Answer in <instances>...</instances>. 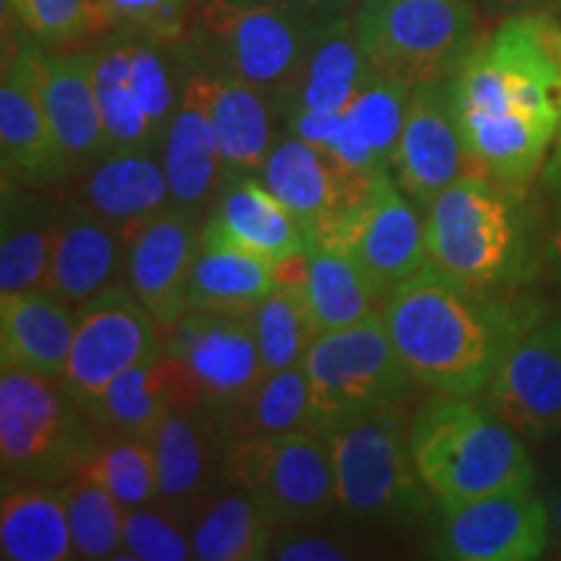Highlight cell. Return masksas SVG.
<instances>
[{
    "instance_id": "cell-32",
    "label": "cell",
    "mask_w": 561,
    "mask_h": 561,
    "mask_svg": "<svg viewBox=\"0 0 561 561\" xmlns=\"http://www.w3.org/2000/svg\"><path fill=\"white\" fill-rule=\"evenodd\" d=\"M367 73L369 62L356 37L354 16L339 19L318 39L289 96L278 104V112L280 115L291 110L318 112V115L346 112Z\"/></svg>"
},
{
    "instance_id": "cell-28",
    "label": "cell",
    "mask_w": 561,
    "mask_h": 561,
    "mask_svg": "<svg viewBox=\"0 0 561 561\" xmlns=\"http://www.w3.org/2000/svg\"><path fill=\"white\" fill-rule=\"evenodd\" d=\"M161 161L170 182L172 206L193 210L198 216L208 214L210 203L216 201L227 180V167L216 151L206 102L193 79V70L187 73L182 102L164 136Z\"/></svg>"
},
{
    "instance_id": "cell-29",
    "label": "cell",
    "mask_w": 561,
    "mask_h": 561,
    "mask_svg": "<svg viewBox=\"0 0 561 561\" xmlns=\"http://www.w3.org/2000/svg\"><path fill=\"white\" fill-rule=\"evenodd\" d=\"M39 187L3 178L0 294L45 289L58 206Z\"/></svg>"
},
{
    "instance_id": "cell-16",
    "label": "cell",
    "mask_w": 561,
    "mask_h": 561,
    "mask_svg": "<svg viewBox=\"0 0 561 561\" xmlns=\"http://www.w3.org/2000/svg\"><path fill=\"white\" fill-rule=\"evenodd\" d=\"M201 219L193 210L167 206L123 229L128 289L153 322L167 331L191 310V278L201 252Z\"/></svg>"
},
{
    "instance_id": "cell-1",
    "label": "cell",
    "mask_w": 561,
    "mask_h": 561,
    "mask_svg": "<svg viewBox=\"0 0 561 561\" xmlns=\"http://www.w3.org/2000/svg\"><path fill=\"white\" fill-rule=\"evenodd\" d=\"M466 149L481 174L523 187L561 133V24L546 11L507 16L453 76Z\"/></svg>"
},
{
    "instance_id": "cell-33",
    "label": "cell",
    "mask_w": 561,
    "mask_h": 561,
    "mask_svg": "<svg viewBox=\"0 0 561 561\" xmlns=\"http://www.w3.org/2000/svg\"><path fill=\"white\" fill-rule=\"evenodd\" d=\"M178 405V382L167 354L151 356L125 369L104 390L91 419L107 437L153 439L159 424Z\"/></svg>"
},
{
    "instance_id": "cell-13",
    "label": "cell",
    "mask_w": 561,
    "mask_h": 561,
    "mask_svg": "<svg viewBox=\"0 0 561 561\" xmlns=\"http://www.w3.org/2000/svg\"><path fill=\"white\" fill-rule=\"evenodd\" d=\"M164 354L174 369L178 405H201L214 419L265 375L250 314L187 310L167 328Z\"/></svg>"
},
{
    "instance_id": "cell-47",
    "label": "cell",
    "mask_w": 561,
    "mask_h": 561,
    "mask_svg": "<svg viewBox=\"0 0 561 561\" xmlns=\"http://www.w3.org/2000/svg\"><path fill=\"white\" fill-rule=\"evenodd\" d=\"M546 510H549V530L551 538L561 546V481L551 483L549 491H546Z\"/></svg>"
},
{
    "instance_id": "cell-31",
    "label": "cell",
    "mask_w": 561,
    "mask_h": 561,
    "mask_svg": "<svg viewBox=\"0 0 561 561\" xmlns=\"http://www.w3.org/2000/svg\"><path fill=\"white\" fill-rule=\"evenodd\" d=\"M195 559L257 561L268 559L273 525L242 489L208 491L182 512Z\"/></svg>"
},
{
    "instance_id": "cell-34",
    "label": "cell",
    "mask_w": 561,
    "mask_h": 561,
    "mask_svg": "<svg viewBox=\"0 0 561 561\" xmlns=\"http://www.w3.org/2000/svg\"><path fill=\"white\" fill-rule=\"evenodd\" d=\"M276 289L273 263L248 250L221 242H203L191 278V310L252 314Z\"/></svg>"
},
{
    "instance_id": "cell-20",
    "label": "cell",
    "mask_w": 561,
    "mask_h": 561,
    "mask_svg": "<svg viewBox=\"0 0 561 561\" xmlns=\"http://www.w3.org/2000/svg\"><path fill=\"white\" fill-rule=\"evenodd\" d=\"M0 149L3 178L19 180L39 191H55L73 178L47 112L42 107L37 83L21 47L3 62L0 83Z\"/></svg>"
},
{
    "instance_id": "cell-42",
    "label": "cell",
    "mask_w": 561,
    "mask_h": 561,
    "mask_svg": "<svg viewBox=\"0 0 561 561\" xmlns=\"http://www.w3.org/2000/svg\"><path fill=\"white\" fill-rule=\"evenodd\" d=\"M125 557L144 561L195 559L185 517L161 502L125 510Z\"/></svg>"
},
{
    "instance_id": "cell-9",
    "label": "cell",
    "mask_w": 561,
    "mask_h": 561,
    "mask_svg": "<svg viewBox=\"0 0 561 561\" xmlns=\"http://www.w3.org/2000/svg\"><path fill=\"white\" fill-rule=\"evenodd\" d=\"M354 26L369 68L409 87L453 79L479 42L468 0H362Z\"/></svg>"
},
{
    "instance_id": "cell-40",
    "label": "cell",
    "mask_w": 561,
    "mask_h": 561,
    "mask_svg": "<svg viewBox=\"0 0 561 561\" xmlns=\"http://www.w3.org/2000/svg\"><path fill=\"white\" fill-rule=\"evenodd\" d=\"M409 83L392 79L380 70H371L364 79L362 89L356 91L354 102L346 110L359 128L362 138L385 167H392V157H396L398 140H401L405 112H409L411 100Z\"/></svg>"
},
{
    "instance_id": "cell-8",
    "label": "cell",
    "mask_w": 561,
    "mask_h": 561,
    "mask_svg": "<svg viewBox=\"0 0 561 561\" xmlns=\"http://www.w3.org/2000/svg\"><path fill=\"white\" fill-rule=\"evenodd\" d=\"M301 367L310 380V432L322 437L411 396L413 380L392 348L382 312L320 333Z\"/></svg>"
},
{
    "instance_id": "cell-7",
    "label": "cell",
    "mask_w": 561,
    "mask_h": 561,
    "mask_svg": "<svg viewBox=\"0 0 561 561\" xmlns=\"http://www.w3.org/2000/svg\"><path fill=\"white\" fill-rule=\"evenodd\" d=\"M515 187L471 174L426 208V248L434 268L471 291L489 294L507 280L523 255Z\"/></svg>"
},
{
    "instance_id": "cell-23",
    "label": "cell",
    "mask_w": 561,
    "mask_h": 561,
    "mask_svg": "<svg viewBox=\"0 0 561 561\" xmlns=\"http://www.w3.org/2000/svg\"><path fill=\"white\" fill-rule=\"evenodd\" d=\"M187 50L193 79L206 102L216 151L227 167V174H261L276 144L273 115L278 107L261 89L201 60L191 45Z\"/></svg>"
},
{
    "instance_id": "cell-5",
    "label": "cell",
    "mask_w": 561,
    "mask_h": 561,
    "mask_svg": "<svg viewBox=\"0 0 561 561\" xmlns=\"http://www.w3.org/2000/svg\"><path fill=\"white\" fill-rule=\"evenodd\" d=\"M104 442V430L58 377L0 375L3 483H68Z\"/></svg>"
},
{
    "instance_id": "cell-18",
    "label": "cell",
    "mask_w": 561,
    "mask_h": 561,
    "mask_svg": "<svg viewBox=\"0 0 561 561\" xmlns=\"http://www.w3.org/2000/svg\"><path fill=\"white\" fill-rule=\"evenodd\" d=\"M486 409L512 432L549 439L561 432V318L533 320L504 351L486 388Z\"/></svg>"
},
{
    "instance_id": "cell-46",
    "label": "cell",
    "mask_w": 561,
    "mask_h": 561,
    "mask_svg": "<svg viewBox=\"0 0 561 561\" xmlns=\"http://www.w3.org/2000/svg\"><path fill=\"white\" fill-rule=\"evenodd\" d=\"M276 3L294 5V9H301L307 13H314L320 19H343L354 16L356 0H276Z\"/></svg>"
},
{
    "instance_id": "cell-4",
    "label": "cell",
    "mask_w": 561,
    "mask_h": 561,
    "mask_svg": "<svg viewBox=\"0 0 561 561\" xmlns=\"http://www.w3.org/2000/svg\"><path fill=\"white\" fill-rule=\"evenodd\" d=\"M335 21L276 0H198L191 47L201 60L261 89L278 107Z\"/></svg>"
},
{
    "instance_id": "cell-51",
    "label": "cell",
    "mask_w": 561,
    "mask_h": 561,
    "mask_svg": "<svg viewBox=\"0 0 561 561\" xmlns=\"http://www.w3.org/2000/svg\"><path fill=\"white\" fill-rule=\"evenodd\" d=\"M362 3V0H356V5H359Z\"/></svg>"
},
{
    "instance_id": "cell-14",
    "label": "cell",
    "mask_w": 561,
    "mask_h": 561,
    "mask_svg": "<svg viewBox=\"0 0 561 561\" xmlns=\"http://www.w3.org/2000/svg\"><path fill=\"white\" fill-rule=\"evenodd\" d=\"M159 331L128 286H112L79 310L62 385L91 413L115 377L164 351Z\"/></svg>"
},
{
    "instance_id": "cell-41",
    "label": "cell",
    "mask_w": 561,
    "mask_h": 561,
    "mask_svg": "<svg viewBox=\"0 0 561 561\" xmlns=\"http://www.w3.org/2000/svg\"><path fill=\"white\" fill-rule=\"evenodd\" d=\"M24 32L47 47H66L110 32L100 0H3Z\"/></svg>"
},
{
    "instance_id": "cell-22",
    "label": "cell",
    "mask_w": 561,
    "mask_h": 561,
    "mask_svg": "<svg viewBox=\"0 0 561 561\" xmlns=\"http://www.w3.org/2000/svg\"><path fill=\"white\" fill-rule=\"evenodd\" d=\"M261 180L314 231L343 210L356 206L375 178L348 170L343 161L294 136L276 138L265 159Z\"/></svg>"
},
{
    "instance_id": "cell-10",
    "label": "cell",
    "mask_w": 561,
    "mask_h": 561,
    "mask_svg": "<svg viewBox=\"0 0 561 561\" xmlns=\"http://www.w3.org/2000/svg\"><path fill=\"white\" fill-rule=\"evenodd\" d=\"M333 455L335 507L359 523H398L426 512L411 458L403 403L371 411L325 434Z\"/></svg>"
},
{
    "instance_id": "cell-27",
    "label": "cell",
    "mask_w": 561,
    "mask_h": 561,
    "mask_svg": "<svg viewBox=\"0 0 561 561\" xmlns=\"http://www.w3.org/2000/svg\"><path fill=\"white\" fill-rule=\"evenodd\" d=\"M79 178L76 201L117 231L172 206L161 151H110Z\"/></svg>"
},
{
    "instance_id": "cell-30",
    "label": "cell",
    "mask_w": 561,
    "mask_h": 561,
    "mask_svg": "<svg viewBox=\"0 0 561 561\" xmlns=\"http://www.w3.org/2000/svg\"><path fill=\"white\" fill-rule=\"evenodd\" d=\"M0 504V559L68 561L76 559L66 494L53 483H3Z\"/></svg>"
},
{
    "instance_id": "cell-37",
    "label": "cell",
    "mask_w": 561,
    "mask_h": 561,
    "mask_svg": "<svg viewBox=\"0 0 561 561\" xmlns=\"http://www.w3.org/2000/svg\"><path fill=\"white\" fill-rule=\"evenodd\" d=\"M252 333L261 351L263 371L299 367L312 341L318 339L305 291L294 286H276L250 314Z\"/></svg>"
},
{
    "instance_id": "cell-45",
    "label": "cell",
    "mask_w": 561,
    "mask_h": 561,
    "mask_svg": "<svg viewBox=\"0 0 561 561\" xmlns=\"http://www.w3.org/2000/svg\"><path fill=\"white\" fill-rule=\"evenodd\" d=\"M354 557L356 553L348 543L312 530V525H284V528H276L268 549V559L280 561H346Z\"/></svg>"
},
{
    "instance_id": "cell-50",
    "label": "cell",
    "mask_w": 561,
    "mask_h": 561,
    "mask_svg": "<svg viewBox=\"0 0 561 561\" xmlns=\"http://www.w3.org/2000/svg\"><path fill=\"white\" fill-rule=\"evenodd\" d=\"M559 462H561V447H559Z\"/></svg>"
},
{
    "instance_id": "cell-44",
    "label": "cell",
    "mask_w": 561,
    "mask_h": 561,
    "mask_svg": "<svg viewBox=\"0 0 561 561\" xmlns=\"http://www.w3.org/2000/svg\"><path fill=\"white\" fill-rule=\"evenodd\" d=\"M112 30H130L164 42H182L191 32L198 0H100Z\"/></svg>"
},
{
    "instance_id": "cell-2",
    "label": "cell",
    "mask_w": 561,
    "mask_h": 561,
    "mask_svg": "<svg viewBox=\"0 0 561 561\" xmlns=\"http://www.w3.org/2000/svg\"><path fill=\"white\" fill-rule=\"evenodd\" d=\"M382 320L413 382L471 398L483 392L504 351L536 314L466 289L426 263L390 291Z\"/></svg>"
},
{
    "instance_id": "cell-35",
    "label": "cell",
    "mask_w": 561,
    "mask_h": 561,
    "mask_svg": "<svg viewBox=\"0 0 561 561\" xmlns=\"http://www.w3.org/2000/svg\"><path fill=\"white\" fill-rule=\"evenodd\" d=\"M224 439L268 437L310 430V380L305 367H289L263 375V380L216 419Z\"/></svg>"
},
{
    "instance_id": "cell-11",
    "label": "cell",
    "mask_w": 561,
    "mask_h": 561,
    "mask_svg": "<svg viewBox=\"0 0 561 561\" xmlns=\"http://www.w3.org/2000/svg\"><path fill=\"white\" fill-rule=\"evenodd\" d=\"M224 481L250 494L276 528L318 525L339 510L331 445L310 430L229 442Z\"/></svg>"
},
{
    "instance_id": "cell-12",
    "label": "cell",
    "mask_w": 561,
    "mask_h": 561,
    "mask_svg": "<svg viewBox=\"0 0 561 561\" xmlns=\"http://www.w3.org/2000/svg\"><path fill=\"white\" fill-rule=\"evenodd\" d=\"M421 214L396 178L382 172L356 206L312 231V248L346 255L388 299L398 284L430 263L426 216Z\"/></svg>"
},
{
    "instance_id": "cell-6",
    "label": "cell",
    "mask_w": 561,
    "mask_h": 561,
    "mask_svg": "<svg viewBox=\"0 0 561 561\" xmlns=\"http://www.w3.org/2000/svg\"><path fill=\"white\" fill-rule=\"evenodd\" d=\"M91 55L110 151H161L191 73L187 45L112 30Z\"/></svg>"
},
{
    "instance_id": "cell-49",
    "label": "cell",
    "mask_w": 561,
    "mask_h": 561,
    "mask_svg": "<svg viewBox=\"0 0 561 561\" xmlns=\"http://www.w3.org/2000/svg\"><path fill=\"white\" fill-rule=\"evenodd\" d=\"M551 250H553V257H557V263H559V278H561V210L557 214V231H553ZM559 318H561V314H559Z\"/></svg>"
},
{
    "instance_id": "cell-39",
    "label": "cell",
    "mask_w": 561,
    "mask_h": 561,
    "mask_svg": "<svg viewBox=\"0 0 561 561\" xmlns=\"http://www.w3.org/2000/svg\"><path fill=\"white\" fill-rule=\"evenodd\" d=\"M76 559L102 561L125 557V507L96 483H62Z\"/></svg>"
},
{
    "instance_id": "cell-19",
    "label": "cell",
    "mask_w": 561,
    "mask_h": 561,
    "mask_svg": "<svg viewBox=\"0 0 561 561\" xmlns=\"http://www.w3.org/2000/svg\"><path fill=\"white\" fill-rule=\"evenodd\" d=\"M19 47L30 62L42 107L76 178L104 153H110L100 96H96L94 55L91 50L47 53L26 42Z\"/></svg>"
},
{
    "instance_id": "cell-3",
    "label": "cell",
    "mask_w": 561,
    "mask_h": 561,
    "mask_svg": "<svg viewBox=\"0 0 561 561\" xmlns=\"http://www.w3.org/2000/svg\"><path fill=\"white\" fill-rule=\"evenodd\" d=\"M409 442L419 479L439 507L533 489L536 481L520 434L468 396H426L411 419Z\"/></svg>"
},
{
    "instance_id": "cell-15",
    "label": "cell",
    "mask_w": 561,
    "mask_h": 561,
    "mask_svg": "<svg viewBox=\"0 0 561 561\" xmlns=\"http://www.w3.org/2000/svg\"><path fill=\"white\" fill-rule=\"evenodd\" d=\"M390 172L401 191L424 210L442 191L481 174L462 140L453 79L416 83Z\"/></svg>"
},
{
    "instance_id": "cell-25",
    "label": "cell",
    "mask_w": 561,
    "mask_h": 561,
    "mask_svg": "<svg viewBox=\"0 0 561 561\" xmlns=\"http://www.w3.org/2000/svg\"><path fill=\"white\" fill-rule=\"evenodd\" d=\"M157 455L159 502L182 515L224 479L227 439L214 413L201 405H174L151 439Z\"/></svg>"
},
{
    "instance_id": "cell-24",
    "label": "cell",
    "mask_w": 561,
    "mask_h": 561,
    "mask_svg": "<svg viewBox=\"0 0 561 561\" xmlns=\"http://www.w3.org/2000/svg\"><path fill=\"white\" fill-rule=\"evenodd\" d=\"M123 268L125 240L121 231L76 198L58 206L47 291L81 310L117 286Z\"/></svg>"
},
{
    "instance_id": "cell-21",
    "label": "cell",
    "mask_w": 561,
    "mask_h": 561,
    "mask_svg": "<svg viewBox=\"0 0 561 561\" xmlns=\"http://www.w3.org/2000/svg\"><path fill=\"white\" fill-rule=\"evenodd\" d=\"M201 240L231 244L273 263L310 250L312 231L261 178L227 174L203 221Z\"/></svg>"
},
{
    "instance_id": "cell-26",
    "label": "cell",
    "mask_w": 561,
    "mask_h": 561,
    "mask_svg": "<svg viewBox=\"0 0 561 561\" xmlns=\"http://www.w3.org/2000/svg\"><path fill=\"white\" fill-rule=\"evenodd\" d=\"M79 310L47 289L0 294L3 369L62 377L73 346Z\"/></svg>"
},
{
    "instance_id": "cell-38",
    "label": "cell",
    "mask_w": 561,
    "mask_h": 561,
    "mask_svg": "<svg viewBox=\"0 0 561 561\" xmlns=\"http://www.w3.org/2000/svg\"><path fill=\"white\" fill-rule=\"evenodd\" d=\"M76 479L102 486L125 510L159 502L157 455L151 439L107 437L83 462Z\"/></svg>"
},
{
    "instance_id": "cell-48",
    "label": "cell",
    "mask_w": 561,
    "mask_h": 561,
    "mask_svg": "<svg viewBox=\"0 0 561 561\" xmlns=\"http://www.w3.org/2000/svg\"><path fill=\"white\" fill-rule=\"evenodd\" d=\"M489 13H502V16H515V13L530 11L533 5L549 3V0H481Z\"/></svg>"
},
{
    "instance_id": "cell-17",
    "label": "cell",
    "mask_w": 561,
    "mask_h": 561,
    "mask_svg": "<svg viewBox=\"0 0 561 561\" xmlns=\"http://www.w3.org/2000/svg\"><path fill=\"white\" fill-rule=\"evenodd\" d=\"M549 510L533 489L502 491L442 507L432 557L455 561H530L549 546Z\"/></svg>"
},
{
    "instance_id": "cell-43",
    "label": "cell",
    "mask_w": 561,
    "mask_h": 561,
    "mask_svg": "<svg viewBox=\"0 0 561 561\" xmlns=\"http://www.w3.org/2000/svg\"><path fill=\"white\" fill-rule=\"evenodd\" d=\"M286 123L294 136L310 140L318 149L328 151L348 170L364 174V178H377V174L390 172L380 159L371 153L367 140L362 138L359 128L351 121L348 112H339V115H318V112L291 110L284 112Z\"/></svg>"
},
{
    "instance_id": "cell-36",
    "label": "cell",
    "mask_w": 561,
    "mask_h": 561,
    "mask_svg": "<svg viewBox=\"0 0 561 561\" xmlns=\"http://www.w3.org/2000/svg\"><path fill=\"white\" fill-rule=\"evenodd\" d=\"M305 299L320 333L356 325L369 314L382 312L385 297L364 276L359 265L341 252L312 248Z\"/></svg>"
}]
</instances>
